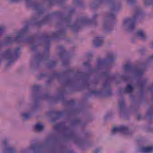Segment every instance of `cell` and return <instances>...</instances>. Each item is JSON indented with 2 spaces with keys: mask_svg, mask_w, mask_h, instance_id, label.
Segmentation results:
<instances>
[{
  "mask_svg": "<svg viewBox=\"0 0 153 153\" xmlns=\"http://www.w3.org/2000/svg\"><path fill=\"white\" fill-rule=\"evenodd\" d=\"M103 43V40L102 38H98L95 40V45L97 47L102 46Z\"/></svg>",
  "mask_w": 153,
  "mask_h": 153,
  "instance_id": "obj_9",
  "label": "cell"
},
{
  "mask_svg": "<svg viewBox=\"0 0 153 153\" xmlns=\"http://www.w3.org/2000/svg\"><path fill=\"white\" fill-rule=\"evenodd\" d=\"M150 92L151 96L153 97V85L151 86L150 88Z\"/></svg>",
  "mask_w": 153,
  "mask_h": 153,
  "instance_id": "obj_14",
  "label": "cell"
},
{
  "mask_svg": "<svg viewBox=\"0 0 153 153\" xmlns=\"http://www.w3.org/2000/svg\"><path fill=\"white\" fill-rule=\"evenodd\" d=\"M119 114L121 118L123 119H128L129 117L128 108L126 106L124 100L121 99L118 103Z\"/></svg>",
  "mask_w": 153,
  "mask_h": 153,
  "instance_id": "obj_3",
  "label": "cell"
},
{
  "mask_svg": "<svg viewBox=\"0 0 153 153\" xmlns=\"http://www.w3.org/2000/svg\"><path fill=\"white\" fill-rule=\"evenodd\" d=\"M134 87L132 85H128L125 88V92L128 94H130L134 91Z\"/></svg>",
  "mask_w": 153,
  "mask_h": 153,
  "instance_id": "obj_10",
  "label": "cell"
},
{
  "mask_svg": "<svg viewBox=\"0 0 153 153\" xmlns=\"http://www.w3.org/2000/svg\"><path fill=\"white\" fill-rule=\"evenodd\" d=\"M153 150V146L144 147L141 149V151L143 152H151Z\"/></svg>",
  "mask_w": 153,
  "mask_h": 153,
  "instance_id": "obj_11",
  "label": "cell"
},
{
  "mask_svg": "<svg viewBox=\"0 0 153 153\" xmlns=\"http://www.w3.org/2000/svg\"><path fill=\"white\" fill-rule=\"evenodd\" d=\"M144 1L145 5H149L152 3V0H144Z\"/></svg>",
  "mask_w": 153,
  "mask_h": 153,
  "instance_id": "obj_13",
  "label": "cell"
},
{
  "mask_svg": "<svg viewBox=\"0 0 153 153\" xmlns=\"http://www.w3.org/2000/svg\"><path fill=\"white\" fill-rule=\"evenodd\" d=\"M136 23L133 18H126L123 21V28L127 33L132 32L136 27Z\"/></svg>",
  "mask_w": 153,
  "mask_h": 153,
  "instance_id": "obj_2",
  "label": "cell"
},
{
  "mask_svg": "<svg viewBox=\"0 0 153 153\" xmlns=\"http://www.w3.org/2000/svg\"><path fill=\"white\" fill-rule=\"evenodd\" d=\"M137 35L138 37L142 40H145L146 38V34L142 30H139L137 33Z\"/></svg>",
  "mask_w": 153,
  "mask_h": 153,
  "instance_id": "obj_8",
  "label": "cell"
},
{
  "mask_svg": "<svg viewBox=\"0 0 153 153\" xmlns=\"http://www.w3.org/2000/svg\"><path fill=\"white\" fill-rule=\"evenodd\" d=\"M151 4H152V6H153V0H152V3H151Z\"/></svg>",
  "mask_w": 153,
  "mask_h": 153,
  "instance_id": "obj_16",
  "label": "cell"
},
{
  "mask_svg": "<svg viewBox=\"0 0 153 153\" xmlns=\"http://www.w3.org/2000/svg\"><path fill=\"white\" fill-rule=\"evenodd\" d=\"M101 1H106V0H101Z\"/></svg>",
  "mask_w": 153,
  "mask_h": 153,
  "instance_id": "obj_17",
  "label": "cell"
},
{
  "mask_svg": "<svg viewBox=\"0 0 153 153\" xmlns=\"http://www.w3.org/2000/svg\"><path fill=\"white\" fill-rule=\"evenodd\" d=\"M137 0H126L127 3L130 5H133L136 3Z\"/></svg>",
  "mask_w": 153,
  "mask_h": 153,
  "instance_id": "obj_12",
  "label": "cell"
},
{
  "mask_svg": "<svg viewBox=\"0 0 153 153\" xmlns=\"http://www.w3.org/2000/svg\"><path fill=\"white\" fill-rule=\"evenodd\" d=\"M145 18V13L143 12V10L140 9H138L137 10H135L134 12L133 19H135V21L141 22Z\"/></svg>",
  "mask_w": 153,
  "mask_h": 153,
  "instance_id": "obj_5",
  "label": "cell"
},
{
  "mask_svg": "<svg viewBox=\"0 0 153 153\" xmlns=\"http://www.w3.org/2000/svg\"><path fill=\"white\" fill-rule=\"evenodd\" d=\"M116 22V16L114 12H110L105 16L104 21V28L105 32L111 33L115 27Z\"/></svg>",
  "mask_w": 153,
  "mask_h": 153,
  "instance_id": "obj_1",
  "label": "cell"
},
{
  "mask_svg": "<svg viewBox=\"0 0 153 153\" xmlns=\"http://www.w3.org/2000/svg\"><path fill=\"white\" fill-rule=\"evenodd\" d=\"M146 118L149 120H151L153 118V106L149 109L146 114Z\"/></svg>",
  "mask_w": 153,
  "mask_h": 153,
  "instance_id": "obj_7",
  "label": "cell"
},
{
  "mask_svg": "<svg viewBox=\"0 0 153 153\" xmlns=\"http://www.w3.org/2000/svg\"><path fill=\"white\" fill-rule=\"evenodd\" d=\"M110 6L111 10L113 12H119L121 8V4L118 0H110Z\"/></svg>",
  "mask_w": 153,
  "mask_h": 153,
  "instance_id": "obj_4",
  "label": "cell"
},
{
  "mask_svg": "<svg viewBox=\"0 0 153 153\" xmlns=\"http://www.w3.org/2000/svg\"><path fill=\"white\" fill-rule=\"evenodd\" d=\"M128 130V128L124 126H120L114 128L113 132H124Z\"/></svg>",
  "mask_w": 153,
  "mask_h": 153,
  "instance_id": "obj_6",
  "label": "cell"
},
{
  "mask_svg": "<svg viewBox=\"0 0 153 153\" xmlns=\"http://www.w3.org/2000/svg\"><path fill=\"white\" fill-rule=\"evenodd\" d=\"M150 46H151V48H153V42L151 43V44H150Z\"/></svg>",
  "mask_w": 153,
  "mask_h": 153,
  "instance_id": "obj_15",
  "label": "cell"
}]
</instances>
